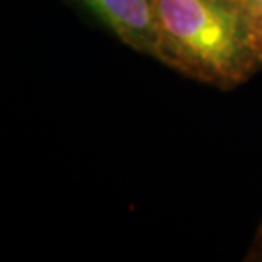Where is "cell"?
Returning a JSON list of instances; mask_svg holds the SVG:
<instances>
[{
  "label": "cell",
  "instance_id": "7a4b0ae2",
  "mask_svg": "<svg viewBox=\"0 0 262 262\" xmlns=\"http://www.w3.org/2000/svg\"><path fill=\"white\" fill-rule=\"evenodd\" d=\"M124 45L157 58L159 36L154 0H82Z\"/></svg>",
  "mask_w": 262,
  "mask_h": 262
},
{
  "label": "cell",
  "instance_id": "3957f363",
  "mask_svg": "<svg viewBox=\"0 0 262 262\" xmlns=\"http://www.w3.org/2000/svg\"><path fill=\"white\" fill-rule=\"evenodd\" d=\"M238 4L247 23L254 53L262 67V0H238Z\"/></svg>",
  "mask_w": 262,
  "mask_h": 262
},
{
  "label": "cell",
  "instance_id": "6da1fadb",
  "mask_svg": "<svg viewBox=\"0 0 262 262\" xmlns=\"http://www.w3.org/2000/svg\"><path fill=\"white\" fill-rule=\"evenodd\" d=\"M157 58L196 80L227 89L259 65L238 0H154Z\"/></svg>",
  "mask_w": 262,
  "mask_h": 262
},
{
  "label": "cell",
  "instance_id": "277c9868",
  "mask_svg": "<svg viewBox=\"0 0 262 262\" xmlns=\"http://www.w3.org/2000/svg\"><path fill=\"white\" fill-rule=\"evenodd\" d=\"M252 257L250 259H260L262 260V225L257 232V237L254 240V247H252V252H250Z\"/></svg>",
  "mask_w": 262,
  "mask_h": 262
}]
</instances>
